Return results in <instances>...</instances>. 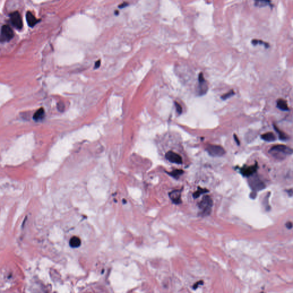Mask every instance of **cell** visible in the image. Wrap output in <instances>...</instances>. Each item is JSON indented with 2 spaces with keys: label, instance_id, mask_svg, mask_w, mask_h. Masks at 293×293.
<instances>
[{
  "label": "cell",
  "instance_id": "obj_25",
  "mask_svg": "<svg viewBox=\"0 0 293 293\" xmlns=\"http://www.w3.org/2000/svg\"><path fill=\"white\" fill-rule=\"evenodd\" d=\"M234 138L235 140V142H236V143H237V144H238V145H239V144H240V142H239V139H238V137L236 136V135L235 134H234Z\"/></svg>",
  "mask_w": 293,
  "mask_h": 293
},
{
  "label": "cell",
  "instance_id": "obj_4",
  "mask_svg": "<svg viewBox=\"0 0 293 293\" xmlns=\"http://www.w3.org/2000/svg\"><path fill=\"white\" fill-rule=\"evenodd\" d=\"M14 37V33L12 29L8 25H5L2 27L0 41H9L12 39Z\"/></svg>",
  "mask_w": 293,
  "mask_h": 293
},
{
  "label": "cell",
  "instance_id": "obj_13",
  "mask_svg": "<svg viewBox=\"0 0 293 293\" xmlns=\"http://www.w3.org/2000/svg\"><path fill=\"white\" fill-rule=\"evenodd\" d=\"M261 139L267 142H272L276 140V137L273 132H267L262 135Z\"/></svg>",
  "mask_w": 293,
  "mask_h": 293
},
{
  "label": "cell",
  "instance_id": "obj_20",
  "mask_svg": "<svg viewBox=\"0 0 293 293\" xmlns=\"http://www.w3.org/2000/svg\"><path fill=\"white\" fill-rule=\"evenodd\" d=\"M234 91L233 90H231L230 91L228 92L227 93H225L223 96H221V98L223 100H226V99H228V98L232 97L233 95H234Z\"/></svg>",
  "mask_w": 293,
  "mask_h": 293
},
{
  "label": "cell",
  "instance_id": "obj_21",
  "mask_svg": "<svg viewBox=\"0 0 293 293\" xmlns=\"http://www.w3.org/2000/svg\"><path fill=\"white\" fill-rule=\"evenodd\" d=\"M175 107H176V111L178 113L179 115H180L182 114L183 112V109L182 106L180 105L177 102H175Z\"/></svg>",
  "mask_w": 293,
  "mask_h": 293
},
{
  "label": "cell",
  "instance_id": "obj_16",
  "mask_svg": "<svg viewBox=\"0 0 293 293\" xmlns=\"http://www.w3.org/2000/svg\"><path fill=\"white\" fill-rule=\"evenodd\" d=\"M255 5L256 7H263L271 5L270 0H255Z\"/></svg>",
  "mask_w": 293,
  "mask_h": 293
},
{
  "label": "cell",
  "instance_id": "obj_27",
  "mask_svg": "<svg viewBox=\"0 0 293 293\" xmlns=\"http://www.w3.org/2000/svg\"><path fill=\"white\" fill-rule=\"evenodd\" d=\"M100 64V61H98V62L96 63L95 68H98V67H99Z\"/></svg>",
  "mask_w": 293,
  "mask_h": 293
},
{
  "label": "cell",
  "instance_id": "obj_10",
  "mask_svg": "<svg viewBox=\"0 0 293 293\" xmlns=\"http://www.w3.org/2000/svg\"><path fill=\"white\" fill-rule=\"evenodd\" d=\"M169 198L174 203L179 204L182 203L181 199V191L176 189L172 191L169 194Z\"/></svg>",
  "mask_w": 293,
  "mask_h": 293
},
{
  "label": "cell",
  "instance_id": "obj_1",
  "mask_svg": "<svg viewBox=\"0 0 293 293\" xmlns=\"http://www.w3.org/2000/svg\"><path fill=\"white\" fill-rule=\"evenodd\" d=\"M198 206L201 210V215L202 216H208L211 214L213 206V201L209 196H204Z\"/></svg>",
  "mask_w": 293,
  "mask_h": 293
},
{
  "label": "cell",
  "instance_id": "obj_15",
  "mask_svg": "<svg viewBox=\"0 0 293 293\" xmlns=\"http://www.w3.org/2000/svg\"><path fill=\"white\" fill-rule=\"evenodd\" d=\"M69 245L71 248H78L81 245V240L78 236H73L70 239Z\"/></svg>",
  "mask_w": 293,
  "mask_h": 293
},
{
  "label": "cell",
  "instance_id": "obj_26",
  "mask_svg": "<svg viewBox=\"0 0 293 293\" xmlns=\"http://www.w3.org/2000/svg\"><path fill=\"white\" fill-rule=\"evenodd\" d=\"M287 192L289 195L290 196H292V195H293V189H289V190H287Z\"/></svg>",
  "mask_w": 293,
  "mask_h": 293
},
{
  "label": "cell",
  "instance_id": "obj_14",
  "mask_svg": "<svg viewBox=\"0 0 293 293\" xmlns=\"http://www.w3.org/2000/svg\"><path fill=\"white\" fill-rule=\"evenodd\" d=\"M277 107L281 111H289L290 110L286 101L283 99H279L277 101Z\"/></svg>",
  "mask_w": 293,
  "mask_h": 293
},
{
  "label": "cell",
  "instance_id": "obj_24",
  "mask_svg": "<svg viewBox=\"0 0 293 293\" xmlns=\"http://www.w3.org/2000/svg\"><path fill=\"white\" fill-rule=\"evenodd\" d=\"M256 195H257V194H256V192L253 191V192L251 193V194H250V198H251V199H255V197L256 196Z\"/></svg>",
  "mask_w": 293,
  "mask_h": 293
},
{
  "label": "cell",
  "instance_id": "obj_12",
  "mask_svg": "<svg viewBox=\"0 0 293 293\" xmlns=\"http://www.w3.org/2000/svg\"><path fill=\"white\" fill-rule=\"evenodd\" d=\"M45 116V111L43 108H40L33 115V119L36 122H39L42 120Z\"/></svg>",
  "mask_w": 293,
  "mask_h": 293
},
{
  "label": "cell",
  "instance_id": "obj_7",
  "mask_svg": "<svg viewBox=\"0 0 293 293\" xmlns=\"http://www.w3.org/2000/svg\"><path fill=\"white\" fill-rule=\"evenodd\" d=\"M270 152H280L284 155H292L293 154V150L285 145L278 144L273 146L270 151Z\"/></svg>",
  "mask_w": 293,
  "mask_h": 293
},
{
  "label": "cell",
  "instance_id": "obj_11",
  "mask_svg": "<svg viewBox=\"0 0 293 293\" xmlns=\"http://www.w3.org/2000/svg\"><path fill=\"white\" fill-rule=\"evenodd\" d=\"M26 17L27 22H28L29 26H31V27H33L34 25H36V24L38 22L37 19L34 17V16L33 14L32 13L30 12H27Z\"/></svg>",
  "mask_w": 293,
  "mask_h": 293
},
{
  "label": "cell",
  "instance_id": "obj_6",
  "mask_svg": "<svg viewBox=\"0 0 293 293\" xmlns=\"http://www.w3.org/2000/svg\"><path fill=\"white\" fill-rule=\"evenodd\" d=\"M10 17L13 26L17 29H21L23 26V22L20 13L18 12H14L11 13Z\"/></svg>",
  "mask_w": 293,
  "mask_h": 293
},
{
  "label": "cell",
  "instance_id": "obj_22",
  "mask_svg": "<svg viewBox=\"0 0 293 293\" xmlns=\"http://www.w3.org/2000/svg\"><path fill=\"white\" fill-rule=\"evenodd\" d=\"M203 280H200V281H199V282H196L195 284L194 285V286H193V289H194V290H195L196 289H197L199 285H203Z\"/></svg>",
  "mask_w": 293,
  "mask_h": 293
},
{
  "label": "cell",
  "instance_id": "obj_3",
  "mask_svg": "<svg viewBox=\"0 0 293 293\" xmlns=\"http://www.w3.org/2000/svg\"><path fill=\"white\" fill-rule=\"evenodd\" d=\"M206 151L210 156L212 157H221L225 154V150L218 145H209L206 148Z\"/></svg>",
  "mask_w": 293,
  "mask_h": 293
},
{
  "label": "cell",
  "instance_id": "obj_23",
  "mask_svg": "<svg viewBox=\"0 0 293 293\" xmlns=\"http://www.w3.org/2000/svg\"><path fill=\"white\" fill-rule=\"evenodd\" d=\"M286 226L288 229H292L293 227V224L291 221H289L286 224Z\"/></svg>",
  "mask_w": 293,
  "mask_h": 293
},
{
  "label": "cell",
  "instance_id": "obj_5",
  "mask_svg": "<svg viewBox=\"0 0 293 293\" xmlns=\"http://www.w3.org/2000/svg\"><path fill=\"white\" fill-rule=\"evenodd\" d=\"M199 86L198 89V95L200 96L204 95L208 91V85L205 80L203 73H201L199 75Z\"/></svg>",
  "mask_w": 293,
  "mask_h": 293
},
{
  "label": "cell",
  "instance_id": "obj_8",
  "mask_svg": "<svg viewBox=\"0 0 293 293\" xmlns=\"http://www.w3.org/2000/svg\"><path fill=\"white\" fill-rule=\"evenodd\" d=\"M166 157L171 163H175L177 164H182L183 160L182 157L176 152H174L172 151H169L166 153Z\"/></svg>",
  "mask_w": 293,
  "mask_h": 293
},
{
  "label": "cell",
  "instance_id": "obj_9",
  "mask_svg": "<svg viewBox=\"0 0 293 293\" xmlns=\"http://www.w3.org/2000/svg\"><path fill=\"white\" fill-rule=\"evenodd\" d=\"M258 168V164L255 163V164L253 166L243 167L241 169V173L243 176L246 177H249L254 175L256 172Z\"/></svg>",
  "mask_w": 293,
  "mask_h": 293
},
{
  "label": "cell",
  "instance_id": "obj_18",
  "mask_svg": "<svg viewBox=\"0 0 293 293\" xmlns=\"http://www.w3.org/2000/svg\"><path fill=\"white\" fill-rule=\"evenodd\" d=\"M184 171L182 169H175L171 172H169L168 174L175 179H178L179 176L182 175Z\"/></svg>",
  "mask_w": 293,
  "mask_h": 293
},
{
  "label": "cell",
  "instance_id": "obj_2",
  "mask_svg": "<svg viewBox=\"0 0 293 293\" xmlns=\"http://www.w3.org/2000/svg\"><path fill=\"white\" fill-rule=\"evenodd\" d=\"M248 183L250 188L253 190V191L256 192L262 190L265 187L264 183L261 180L258 176L255 175V174L251 176H249Z\"/></svg>",
  "mask_w": 293,
  "mask_h": 293
},
{
  "label": "cell",
  "instance_id": "obj_19",
  "mask_svg": "<svg viewBox=\"0 0 293 293\" xmlns=\"http://www.w3.org/2000/svg\"><path fill=\"white\" fill-rule=\"evenodd\" d=\"M207 192H209V190H207V189H201V187H199L198 190L194 193L193 196L194 198H199V196L202 195V194L206 193Z\"/></svg>",
  "mask_w": 293,
  "mask_h": 293
},
{
  "label": "cell",
  "instance_id": "obj_17",
  "mask_svg": "<svg viewBox=\"0 0 293 293\" xmlns=\"http://www.w3.org/2000/svg\"><path fill=\"white\" fill-rule=\"evenodd\" d=\"M274 130H276V132H277V133L279 135V138L281 140H283V141H286L287 140L289 137L287 136V135H286L284 132H283L282 131H281L280 130H279L277 126L275 125H274Z\"/></svg>",
  "mask_w": 293,
  "mask_h": 293
}]
</instances>
